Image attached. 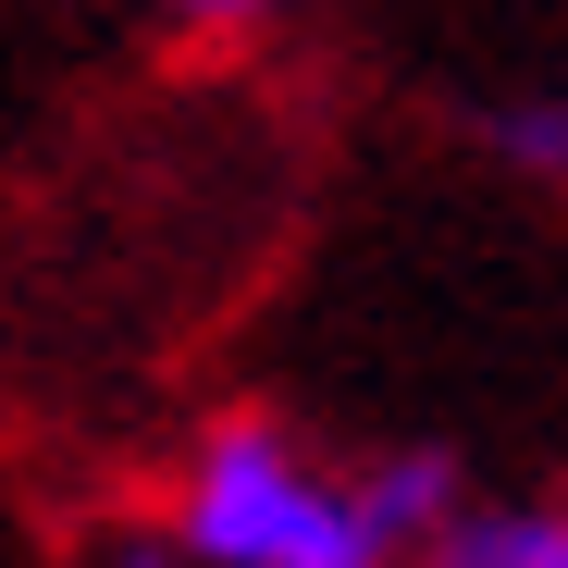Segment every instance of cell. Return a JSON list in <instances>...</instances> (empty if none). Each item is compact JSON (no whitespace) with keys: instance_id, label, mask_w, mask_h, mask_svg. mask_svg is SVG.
<instances>
[{"instance_id":"cell-5","label":"cell","mask_w":568,"mask_h":568,"mask_svg":"<svg viewBox=\"0 0 568 568\" xmlns=\"http://www.w3.org/2000/svg\"><path fill=\"white\" fill-rule=\"evenodd\" d=\"M173 13H211V26H235V13H260V0H173Z\"/></svg>"},{"instance_id":"cell-6","label":"cell","mask_w":568,"mask_h":568,"mask_svg":"<svg viewBox=\"0 0 568 568\" xmlns=\"http://www.w3.org/2000/svg\"><path fill=\"white\" fill-rule=\"evenodd\" d=\"M112 568H173V544H124V556H112Z\"/></svg>"},{"instance_id":"cell-4","label":"cell","mask_w":568,"mask_h":568,"mask_svg":"<svg viewBox=\"0 0 568 568\" xmlns=\"http://www.w3.org/2000/svg\"><path fill=\"white\" fill-rule=\"evenodd\" d=\"M495 149H507L519 173H568V100H519V112H495Z\"/></svg>"},{"instance_id":"cell-2","label":"cell","mask_w":568,"mask_h":568,"mask_svg":"<svg viewBox=\"0 0 568 568\" xmlns=\"http://www.w3.org/2000/svg\"><path fill=\"white\" fill-rule=\"evenodd\" d=\"M420 568H568V507H445Z\"/></svg>"},{"instance_id":"cell-3","label":"cell","mask_w":568,"mask_h":568,"mask_svg":"<svg viewBox=\"0 0 568 568\" xmlns=\"http://www.w3.org/2000/svg\"><path fill=\"white\" fill-rule=\"evenodd\" d=\"M346 495H358V519L384 531V544H433L445 507H457V457L408 445V457H384V469H371V483H346Z\"/></svg>"},{"instance_id":"cell-1","label":"cell","mask_w":568,"mask_h":568,"mask_svg":"<svg viewBox=\"0 0 568 568\" xmlns=\"http://www.w3.org/2000/svg\"><path fill=\"white\" fill-rule=\"evenodd\" d=\"M185 556L199 568H384L396 544L358 519V495L310 483L297 457H284L260 420H223L199 483H185Z\"/></svg>"}]
</instances>
